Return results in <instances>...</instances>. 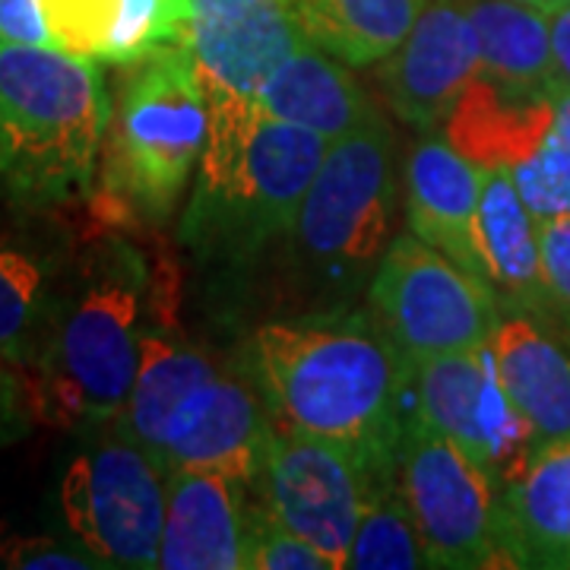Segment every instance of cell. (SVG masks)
<instances>
[{"mask_svg": "<svg viewBox=\"0 0 570 570\" xmlns=\"http://www.w3.org/2000/svg\"><path fill=\"white\" fill-rule=\"evenodd\" d=\"M245 362L269 425L348 453L384 489L412 419V365L367 311H307L257 326Z\"/></svg>", "mask_w": 570, "mask_h": 570, "instance_id": "obj_1", "label": "cell"}, {"mask_svg": "<svg viewBox=\"0 0 570 570\" xmlns=\"http://www.w3.org/2000/svg\"><path fill=\"white\" fill-rule=\"evenodd\" d=\"M99 228L70 250L39 362L26 374L36 422L61 431H89L121 415L142 326L175 266L168 254H149L121 235V225Z\"/></svg>", "mask_w": 570, "mask_h": 570, "instance_id": "obj_2", "label": "cell"}, {"mask_svg": "<svg viewBox=\"0 0 570 570\" xmlns=\"http://www.w3.org/2000/svg\"><path fill=\"white\" fill-rule=\"evenodd\" d=\"M204 89L209 121L181 245L204 264L254 266L288 238L330 140L269 118L254 99Z\"/></svg>", "mask_w": 570, "mask_h": 570, "instance_id": "obj_3", "label": "cell"}, {"mask_svg": "<svg viewBox=\"0 0 570 570\" xmlns=\"http://www.w3.org/2000/svg\"><path fill=\"white\" fill-rule=\"evenodd\" d=\"M111 96L89 58L0 41V190L22 206L92 197Z\"/></svg>", "mask_w": 570, "mask_h": 570, "instance_id": "obj_4", "label": "cell"}, {"mask_svg": "<svg viewBox=\"0 0 570 570\" xmlns=\"http://www.w3.org/2000/svg\"><path fill=\"white\" fill-rule=\"evenodd\" d=\"M204 77L190 45H163L127 63L102 142L99 223H165L206 142Z\"/></svg>", "mask_w": 570, "mask_h": 570, "instance_id": "obj_5", "label": "cell"}, {"mask_svg": "<svg viewBox=\"0 0 570 570\" xmlns=\"http://www.w3.org/2000/svg\"><path fill=\"white\" fill-rule=\"evenodd\" d=\"M396 149L387 121L326 149L305 204L279 245L283 279L307 311H340L367 292L396 219Z\"/></svg>", "mask_w": 570, "mask_h": 570, "instance_id": "obj_6", "label": "cell"}, {"mask_svg": "<svg viewBox=\"0 0 570 570\" xmlns=\"http://www.w3.org/2000/svg\"><path fill=\"white\" fill-rule=\"evenodd\" d=\"M82 434L61 479L67 530L105 568H159L168 469L118 419Z\"/></svg>", "mask_w": 570, "mask_h": 570, "instance_id": "obj_7", "label": "cell"}, {"mask_svg": "<svg viewBox=\"0 0 570 570\" xmlns=\"http://www.w3.org/2000/svg\"><path fill=\"white\" fill-rule=\"evenodd\" d=\"M367 314L409 365L491 346L504 311L489 283L419 235L393 238L367 285Z\"/></svg>", "mask_w": 570, "mask_h": 570, "instance_id": "obj_8", "label": "cell"}, {"mask_svg": "<svg viewBox=\"0 0 570 570\" xmlns=\"http://www.w3.org/2000/svg\"><path fill=\"white\" fill-rule=\"evenodd\" d=\"M396 485L419 527L428 568L498 564L491 482L448 434L415 415L406 422L396 453Z\"/></svg>", "mask_w": 570, "mask_h": 570, "instance_id": "obj_9", "label": "cell"}, {"mask_svg": "<svg viewBox=\"0 0 570 570\" xmlns=\"http://www.w3.org/2000/svg\"><path fill=\"white\" fill-rule=\"evenodd\" d=\"M412 415L448 434L494 494L530 466L539 450L530 422L501 387L491 346L412 365Z\"/></svg>", "mask_w": 570, "mask_h": 570, "instance_id": "obj_10", "label": "cell"}, {"mask_svg": "<svg viewBox=\"0 0 570 570\" xmlns=\"http://www.w3.org/2000/svg\"><path fill=\"white\" fill-rule=\"evenodd\" d=\"M374 491L381 489L348 453L276 428L250 482L257 508L324 551L333 568H346L352 535Z\"/></svg>", "mask_w": 570, "mask_h": 570, "instance_id": "obj_11", "label": "cell"}, {"mask_svg": "<svg viewBox=\"0 0 570 570\" xmlns=\"http://www.w3.org/2000/svg\"><path fill=\"white\" fill-rule=\"evenodd\" d=\"M181 283L171 266L156 295L153 314L142 326L140 365L130 396L124 403L121 422L142 448L163 463L165 450L175 441L184 419L204 400L219 367L204 346H197L178 321Z\"/></svg>", "mask_w": 570, "mask_h": 570, "instance_id": "obj_12", "label": "cell"}, {"mask_svg": "<svg viewBox=\"0 0 570 570\" xmlns=\"http://www.w3.org/2000/svg\"><path fill=\"white\" fill-rule=\"evenodd\" d=\"M479 70V36L460 0H428L403 45L374 67V86L403 124H448Z\"/></svg>", "mask_w": 570, "mask_h": 570, "instance_id": "obj_13", "label": "cell"}, {"mask_svg": "<svg viewBox=\"0 0 570 570\" xmlns=\"http://www.w3.org/2000/svg\"><path fill=\"white\" fill-rule=\"evenodd\" d=\"M254 513L250 482L219 469L168 475L163 570H245L247 527Z\"/></svg>", "mask_w": 570, "mask_h": 570, "instance_id": "obj_14", "label": "cell"}, {"mask_svg": "<svg viewBox=\"0 0 570 570\" xmlns=\"http://www.w3.org/2000/svg\"><path fill=\"white\" fill-rule=\"evenodd\" d=\"M273 434L264 396L245 362V352L219 367L204 400L184 419L175 441L168 444L163 466L171 472L184 469H219L254 482L266 441Z\"/></svg>", "mask_w": 570, "mask_h": 570, "instance_id": "obj_15", "label": "cell"}, {"mask_svg": "<svg viewBox=\"0 0 570 570\" xmlns=\"http://www.w3.org/2000/svg\"><path fill=\"white\" fill-rule=\"evenodd\" d=\"M482 175L485 168H479L453 142L434 134L412 146L403 168L406 223L412 235H419L425 245L485 283L475 242Z\"/></svg>", "mask_w": 570, "mask_h": 570, "instance_id": "obj_16", "label": "cell"}, {"mask_svg": "<svg viewBox=\"0 0 570 570\" xmlns=\"http://www.w3.org/2000/svg\"><path fill=\"white\" fill-rule=\"evenodd\" d=\"M494 542L504 568L570 570V441L535 450L494 494Z\"/></svg>", "mask_w": 570, "mask_h": 570, "instance_id": "obj_17", "label": "cell"}, {"mask_svg": "<svg viewBox=\"0 0 570 570\" xmlns=\"http://www.w3.org/2000/svg\"><path fill=\"white\" fill-rule=\"evenodd\" d=\"M187 45L204 86L254 99L266 77L307 39L285 0H257L242 10L197 13Z\"/></svg>", "mask_w": 570, "mask_h": 570, "instance_id": "obj_18", "label": "cell"}, {"mask_svg": "<svg viewBox=\"0 0 570 570\" xmlns=\"http://www.w3.org/2000/svg\"><path fill=\"white\" fill-rule=\"evenodd\" d=\"M475 242L482 273L504 314L549 324V292L539 254V223L523 204L508 168H485Z\"/></svg>", "mask_w": 570, "mask_h": 570, "instance_id": "obj_19", "label": "cell"}, {"mask_svg": "<svg viewBox=\"0 0 570 570\" xmlns=\"http://www.w3.org/2000/svg\"><path fill=\"white\" fill-rule=\"evenodd\" d=\"M254 102L269 118L314 130L330 142L384 121L381 105L371 99L365 86L311 41L266 77Z\"/></svg>", "mask_w": 570, "mask_h": 570, "instance_id": "obj_20", "label": "cell"}, {"mask_svg": "<svg viewBox=\"0 0 570 570\" xmlns=\"http://www.w3.org/2000/svg\"><path fill=\"white\" fill-rule=\"evenodd\" d=\"M501 387L539 448L570 441V346L523 314H504L494 340Z\"/></svg>", "mask_w": 570, "mask_h": 570, "instance_id": "obj_21", "label": "cell"}, {"mask_svg": "<svg viewBox=\"0 0 570 570\" xmlns=\"http://www.w3.org/2000/svg\"><path fill=\"white\" fill-rule=\"evenodd\" d=\"M551 115V89H513L475 70L448 118V140L479 168H513L542 142Z\"/></svg>", "mask_w": 570, "mask_h": 570, "instance_id": "obj_22", "label": "cell"}, {"mask_svg": "<svg viewBox=\"0 0 570 570\" xmlns=\"http://www.w3.org/2000/svg\"><path fill=\"white\" fill-rule=\"evenodd\" d=\"M70 254L0 232V362L29 374L39 362Z\"/></svg>", "mask_w": 570, "mask_h": 570, "instance_id": "obj_23", "label": "cell"}, {"mask_svg": "<svg viewBox=\"0 0 570 570\" xmlns=\"http://www.w3.org/2000/svg\"><path fill=\"white\" fill-rule=\"evenodd\" d=\"M285 7L314 48L367 67L403 45L428 0H285Z\"/></svg>", "mask_w": 570, "mask_h": 570, "instance_id": "obj_24", "label": "cell"}, {"mask_svg": "<svg viewBox=\"0 0 570 570\" xmlns=\"http://www.w3.org/2000/svg\"><path fill=\"white\" fill-rule=\"evenodd\" d=\"M479 36V73L513 89H551L549 13L517 0H460Z\"/></svg>", "mask_w": 570, "mask_h": 570, "instance_id": "obj_25", "label": "cell"}, {"mask_svg": "<svg viewBox=\"0 0 570 570\" xmlns=\"http://www.w3.org/2000/svg\"><path fill=\"white\" fill-rule=\"evenodd\" d=\"M352 570H415L428 568L425 546L412 520L396 479L387 489L374 491L346 554Z\"/></svg>", "mask_w": 570, "mask_h": 570, "instance_id": "obj_26", "label": "cell"}, {"mask_svg": "<svg viewBox=\"0 0 570 570\" xmlns=\"http://www.w3.org/2000/svg\"><path fill=\"white\" fill-rule=\"evenodd\" d=\"M549 130L523 163L508 168L535 223L570 216V86H551Z\"/></svg>", "mask_w": 570, "mask_h": 570, "instance_id": "obj_27", "label": "cell"}, {"mask_svg": "<svg viewBox=\"0 0 570 570\" xmlns=\"http://www.w3.org/2000/svg\"><path fill=\"white\" fill-rule=\"evenodd\" d=\"M127 0H41L55 48L77 58L105 61Z\"/></svg>", "mask_w": 570, "mask_h": 570, "instance_id": "obj_28", "label": "cell"}, {"mask_svg": "<svg viewBox=\"0 0 570 570\" xmlns=\"http://www.w3.org/2000/svg\"><path fill=\"white\" fill-rule=\"evenodd\" d=\"M321 549H314L298 532L285 530L279 520L257 508L250 513L245 546V570H330Z\"/></svg>", "mask_w": 570, "mask_h": 570, "instance_id": "obj_29", "label": "cell"}, {"mask_svg": "<svg viewBox=\"0 0 570 570\" xmlns=\"http://www.w3.org/2000/svg\"><path fill=\"white\" fill-rule=\"evenodd\" d=\"M539 254L549 292V324L570 346V216L539 223Z\"/></svg>", "mask_w": 570, "mask_h": 570, "instance_id": "obj_30", "label": "cell"}, {"mask_svg": "<svg viewBox=\"0 0 570 570\" xmlns=\"http://www.w3.org/2000/svg\"><path fill=\"white\" fill-rule=\"evenodd\" d=\"M0 564L17 570H96L102 561L82 546H67L51 535H22L3 532L0 535Z\"/></svg>", "mask_w": 570, "mask_h": 570, "instance_id": "obj_31", "label": "cell"}, {"mask_svg": "<svg viewBox=\"0 0 570 570\" xmlns=\"http://www.w3.org/2000/svg\"><path fill=\"white\" fill-rule=\"evenodd\" d=\"M32 425H36V412L22 371L0 362V448L22 441Z\"/></svg>", "mask_w": 570, "mask_h": 570, "instance_id": "obj_32", "label": "cell"}, {"mask_svg": "<svg viewBox=\"0 0 570 570\" xmlns=\"http://www.w3.org/2000/svg\"><path fill=\"white\" fill-rule=\"evenodd\" d=\"M0 41L55 48L41 0H0Z\"/></svg>", "mask_w": 570, "mask_h": 570, "instance_id": "obj_33", "label": "cell"}, {"mask_svg": "<svg viewBox=\"0 0 570 570\" xmlns=\"http://www.w3.org/2000/svg\"><path fill=\"white\" fill-rule=\"evenodd\" d=\"M551 58H554V77L570 86V3L549 10Z\"/></svg>", "mask_w": 570, "mask_h": 570, "instance_id": "obj_34", "label": "cell"}, {"mask_svg": "<svg viewBox=\"0 0 570 570\" xmlns=\"http://www.w3.org/2000/svg\"><path fill=\"white\" fill-rule=\"evenodd\" d=\"M168 3V10L178 17V20L187 26V36H190V22H194V0H165Z\"/></svg>", "mask_w": 570, "mask_h": 570, "instance_id": "obj_35", "label": "cell"}, {"mask_svg": "<svg viewBox=\"0 0 570 570\" xmlns=\"http://www.w3.org/2000/svg\"><path fill=\"white\" fill-rule=\"evenodd\" d=\"M564 3H570V0H546V13L554 10V7H564Z\"/></svg>", "mask_w": 570, "mask_h": 570, "instance_id": "obj_36", "label": "cell"}, {"mask_svg": "<svg viewBox=\"0 0 570 570\" xmlns=\"http://www.w3.org/2000/svg\"><path fill=\"white\" fill-rule=\"evenodd\" d=\"M517 3H527V7H539V10H546V0H517Z\"/></svg>", "mask_w": 570, "mask_h": 570, "instance_id": "obj_37", "label": "cell"}]
</instances>
